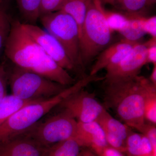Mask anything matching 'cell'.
I'll return each mask as SVG.
<instances>
[{"instance_id": "6da1fadb", "label": "cell", "mask_w": 156, "mask_h": 156, "mask_svg": "<svg viewBox=\"0 0 156 156\" xmlns=\"http://www.w3.org/2000/svg\"><path fill=\"white\" fill-rule=\"evenodd\" d=\"M5 53L12 63L68 87L76 83L68 71L48 56L31 37L18 21L11 23Z\"/></svg>"}, {"instance_id": "7a4b0ae2", "label": "cell", "mask_w": 156, "mask_h": 156, "mask_svg": "<svg viewBox=\"0 0 156 156\" xmlns=\"http://www.w3.org/2000/svg\"><path fill=\"white\" fill-rule=\"evenodd\" d=\"M151 83L148 79L139 75L106 83L105 106L113 110L128 127L140 133L146 123L144 99L147 89Z\"/></svg>"}, {"instance_id": "3957f363", "label": "cell", "mask_w": 156, "mask_h": 156, "mask_svg": "<svg viewBox=\"0 0 156 156\" xmlns=\"http://www.w3.org/2000/svg\"><path fill=\"white\" fill-rule=\"evenodd\" d=\"M93 81L92 76H86L53 97L23 107L0 125V142L25 132L66 98L84 89Z\"/></svg>"}, {"instance_id": "277c9868", "label": "cell", "mask_w": 156, "mask_h": 156, "mask_svg": "<svg viewBox=\"0 0 156 156\" xmlns=\"http://www.w3.org/2000/svg\"><path fill=\"white\" fill-rule=\"evenodd\" d=\"M102 4L94 0L89 7L80 35L81 61L89 64L106 48L112 40L111 30L102 12Z\"/></svg>"}, {"instance_id": "5b68a950", "label": "cell", "mask_w": 156, "mask_h": 156, "mask_svg": "<svg viewBox=\"0 0 156 156\" xmlns=\"http://www.w3.org/2000/svg\"><path fill=\"white\" fill-rule=\"evenodd\" d=\"M9 83L12 94L26 100L48 99L67 87L14 65L9 71Z\"/></svg>"}, {"instance_id": "8992f818", "label": "cell", "mask_w": 156, "mask_h": 156, "mask_svg": "<svg viewBox=\"0 0 156 156\" xmlns=\"http://www.w3.org/2000/svg\"><path fill=\"white\" fill-rule=\"evenodd\" d=\"M40 19L45 30L61 44L77 70L83 68L80 50V32L73 18L60 10L42 15Z\"/></svg>"}, {"instance_id": "52a82bcc", "label": "cell", "mask_w": 156, "mask_h": 156, "mask_svg": "<svg viewBox=\"0 0 156 156\" xmlns=\"http://www.w3.org/2000/svg\"><path fill=\"white\" fill-rule=\"evenodd\" d=\"M78 122L66 112H62L44 122L37 123L24 133L45 147L74 138Z\"/></svg>"}, {"instance_id": "ba28073f", "label": "cell", "mask_w": 156, "mask_h": 156, "mask_svg": "<svg viewBox=\"0 0 156 156\" xmlns=\"http://www.w3.org/2000/svg\"><path fill=\"white\" fill-rule=\"evenodd\" d=\"M58 105L78 122L96 121L105 108L95 98L93 93L81 89L72 94Z\"/></svg>"}, {"instance_id": "9c48e42d", "label": "cell", "mask_w": 156, "mask_h": 156, "mask_svg": "<svg viewBox=\"0 0 156 156\" xmlns=\"http://www.w3.org/2000/svg\"><path fill=\"white\" fill-rule=\"evenodd\" d=\"M149 40L139 42L119 63L107 69L105 83H111L134 77L139 75L147 63V53Z\"/></svg>"}, {"instance_id": "30bf717a", "label": "cell", "mask_w": 156, "mask_h": 156, "mask_svg": "<svg viewBox=\"0 0 156 156\" xmlns=\"http://www.w3.org/2000/svg\"><path fill=\"white\" fill-rule=\"evenodd\" d=\"M22 23L31 37L58 65L68 72L77 70L64 48L53 35L35 24Z\"/></svg>"}, {"instance_id": "8fae6325", "label": "cell", "mask_w": 156, "mask_h": 156, "mask_svg": "<svg viewBox=\"0 0 156 156\" xmlns=\"http://www.w3.org/2000/svg\"><path fill=\"white\" fill-rule=\"evenodd\" d=\"M96 122L102 128L108 145L125 153L126 140L131 128L113 118L106 109Z\"/></svg>"}, {"instance_id": "7c38bea8", "label": "cell", "mask_w": 156, "mask_h": 156, "mask_svg": "<svg viewBox=\"0 0 156 156\" xmlns=\"http://www.w3.org/2000/svg\"><path fill=\"white\" fill-rule=\"evenodd\" d=\"M47 147L23 132L0 142V156H43Z\"/></svg>"}, {"instance_id": "4fadbf2b", "label": "cell", "mask_w": 156, "mask_h": 156, "mask_svg": "<svg viewBox=\"0 0 156 156\" xmlns=\"http://www.w3.org/2000/svg\"><path fill=\"white\" fill-rule=\"evenodd\" d=\"M138 42L130 41L123 39L109 45L98 54L89 74L95 75L102 69H106L115 65L128 54Z\"/></svg>"}, {"instance_id": "5bb4252c", "label": "cell", "mask_w": 156, "mask_h": 156, "mask_svg": "<svg viewBox=\"0 0 156 156\" xmlns=\"http://www.w3.org/2000/svg\"><path fill=\"white\" fill-rule=\"evenodd\" d=\"M74 138L82 147L91 150L97 156L108 146L102 128L96 121L87 123L78 122Z\"/></svg>"}, {"instance_id": "9a60e30c", "label": "cell", "mask_w": 156, "mask_h": 156, "mask_svg": "<svg viewBox=\"0 0 156 156\" xmlns=\"http://www.w3.org/2000/svg\"><path fill=\"white\" fill-rule=\"evenodd\" d=\"M125 153L127 156H150L156 155V151L145 135L131 131L126 140Z\"/></svg>"}, {"instance_id": "2e32d148", "label": "cell", "mask_w": 156, "mask_h": 156, "mask_svg": "<svg viewBox=\"0 0 156 156\" xmlns=\"http://www.w3.org/2000/svg\"><path fill=\"white\" fill-rule=\"evenodd\" d=\"M94 0H66L61 11L69 14L76 23L80 37L87 12Z\"/></svg>"}, {"instance_id": "e0dca14e", "label": "cell", "mask_w": 156, "mask_h": 156, "mask_svg": "<svg viewBox=\"0 0 156 156\" xmlns=\"http://www.w3.org/2000/svg\"><path fill=\"white\" fill-rule=\"evenodd\" d=\"M42 100H26L13 94L6 95L0 100V125L23 107Z\"/></svg>"}, {"instance_id": "ac0fdd59", "label": "cell", "mask_w": 156, "mask_h": 156, "mask_svg": "<svg viewBox=\"0 0 156 156\" xmlns=\"http://www.w3.org/2000/svg\"><path fill=\"white\" fill-rule=\"evenodd\" d=\"M81 147L76 139L70 138L48 147L43 156H78Z\"/></svg>"}, {"instance_id": "d6986e66", "label": "cell", "mask_w": 156, "mask_h": 156, "mask_svg": "<svg viewBox=\"0 0 156 156\" xmlns=\"http://www.w3.org/2000/svg\"><path fill=\"white\" fill-rule=\"evenodd\" d=\"M125 14L128 17V23L119 33L122 36L123 39L130 41H141V39L146 34L140 21V16L142 14Z\"/></svg>"}, {"instance_id": "ffe728a7", "label": "cell", "mask_w": 156, "mask_h": 156, "mask_svg": "<svg viewBox=\"0 0 156 156\" xmlns=\"http://www.w3.org/2000/svg\"><path fill=\"white\" fill-rule=\"evenodd\" d=\"M19 11L28 24H35L41 17L42 0H17Z\"/></svg>"}, {"instance_id": "44dd1931", "label": "cell", "mask_w": 156, "mask_h": 156, "mask_svg": "<svg viewBox=\"0 0 156 156\" xmlns=\"http://www.w3.org/2000/svg\"><path fill=\"white\" fill-rule=\"evenodd\" d=\"M145 121L151 124H156V86L151 83L147 89L144 104Z\"/></svg>"}, {"instance_id": "7402d4cb", "label": "cell", "mask_w": 156, "mask_h": 156, "mask_svg": "<svg viewBox=\"0 0 156 156\" xmlns=\"http://www.w3.org/2000/svg\"><path fill=\"white\" fill-rule=\"evenodd\" d=\"M112 5L128 14H142L141 12L150 6L149 0H113Z\"/></svg>"}, {"instance_id": "603a6c76", "label": "cell", "mask_w": 156, "mask_h": 156, "mask_svg": "<svg viewBox=\"0 0 156 156\" xmlns=\"http://www.w3.org/2000/svg\"><path fill=\"white\" fill-rule=\"evenodd\" d=\"M102 11L108 25L112 32H119L128 24V17L126 14L107 11L102 7Z\"/></svg>"}, {"instance_id": "cb8c5ba5", "label": "cell", "mask_w": 156, "mask_h": 156, "mask_svg": "<svg viewBox=\"0 0 156 156\" xmlns=\"http://www.w3.org/2000/svg\"><path fill=\"white\" fill-rule=\"evenodd\" d=\"M11 23L5 6L0 2V53L5 48L11 31Z\"/></svg>"}, {"instance_id": "d4e9b609", "label": "cell", "mask_w": 156, "mask_h": 156, "mask_svg": "<svg viewBox=\"0 0 156 156\" xmlns=\"http://www.w3.org/2000/svg\"><path fill=\"white\" fill-rule=\"evenodd\" d=\"M66 0H42L40 14H45L60 11Z\"/></svg>"}, {"instance_id": "484cf974", "label": "cell", "mask_w": 156, "mask_h": 156, "mask_svg": "<svg viewBox=\"0 0 156 156\" xmlns=\"http://www.w3.org/2000/svg\"><path fill=\"white\" fill-rule=\"evenodd\" d=\"M140 20L143 29L145 33L149 34L152 38H156V16L145 17L141 15Z\"/></svg>"}, {"instance_id": "4316f807", "label": "cell", "mask_w": 156, "mask_h": 156, "mask_svg": "<svg viewBox=\"0 0 156 156\" xmlns=\"http://www.w3.org/2000/svg\"><path fill=\"white\" fill-rule=\"evenodd\" d=\"M9 83V71L5 62L0 64V100L7 94V84Z\"/></svg>"}, {"instance_id": "83f0119b", "label": "cell", "mask_w": 156, "mask_h": 156, "mask_svg": "<svg viewBox=\"0 0 156 156\" xmlns=\"http://www.w3.org/2000/svg\"><path fill=\"white\" fill-rule=\"evenodd\" d=\"M141 133L147 137L151 144L154 149L156 151V125L151 123H146Z\"/></svg>"}, {"instance_id": "f1b7e54d", "label": "cell", "mask_w": 156, "mask_h": 156, "mask_svg": "<svg viewBox=\"0 0 156 156\" xmlns=\"http://www.w3.org/2000/svg\"><path fill=\"white\" fill-rule=\"evenodd\" d=\"M147 63L156 65V38L149 40V45L147 53Z\"/></svg>"}, {"instance_id": "f546056e", "label": "cell", "mask_w": 156, "mask_h": 156, "mask_svg": "<svg viewBox=\"0 0 156 156\" xmlns=\"http://www.w3.org/2000/svg\"><path fill=\"white\" fill-rule=\"evenodd\" d=\"M124 154L114 148L108 146L98 156H125Z\"/></svg>"}, {"instance_id": "4dcf8cb0", "label": "cell", "mask_w": 156, "mask_h": 156, "mask_svg": "<svg viewBox=\"0 0 156 156\" xmlns=\"http://www.w3.org/2000/svg\"><path fill=\"white\" fill-rule=\"evenodd\" d=\"M153 66V68L152 71L151 73L149 79H148L152 83L156 86V65Z\"/></svg>"}, {"instance_id": "1f68e13d", "label": "cell", "mask_w": 156, "mask_h": 156, "mask_svg": "<svg viewBox=\"0 0 156 156\" xmlns=\"http://www.w3.org/2000/svg\"><path fill=\"white\" fill-rule=\"evenodd\" d=\"M80 156H98L91 150L87 148V149L81 151Z\"/></svg>"}, {"instance_id": "d6a6232c", "label": "cell", "mask_w": 156, "mask_h": 156, "mask_svg": "<svg viewBox=\"0 0 156 156\" xmlns=\"http://www.w3.org/2000/svg\"><path fill=\"white\" fill-rule=\"evenodd\" d=\"M101 3L102 4V3H105V4H109L112 5L113 0H99Z\"/></svg>"}, {"instance_id": "836d02e7", "label": "cell", "mask_w": 156, "mask_h": 156, "mask_svg": "<svg viewBox=\"0 0 156 156\" xmlns=\"http://www.w3.org/2000/svg\"><path fill=\"white\" fill-rule=\"evenodd\" d=\"M150 156H156V155H152Z\"/></svg>"}, {"instance_id": "e575fe53", "label": "cell", "mask_w": 156, "mask_h": 156, "mask_svg": "<svg viewBox=\"0 0 156 156\" xmlns=\"http://www.w3.org/2000/svg\"><path fill=\"white\" fill-rule=\"evenodd\" d=\"M78 156H80V154H79Z\"/></svg>"}]
</instances>
